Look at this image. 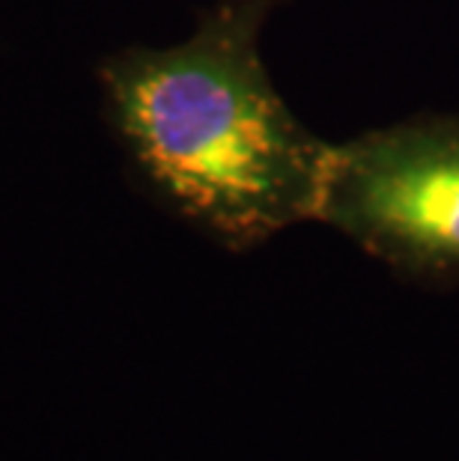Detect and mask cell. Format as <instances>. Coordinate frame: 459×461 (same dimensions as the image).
<instances>
[{
	"mask_svg": "<svg viewBox=\"0 0 459 461\" xmlns=\"http://www.w3.org/2000/svg\"><path fill=\"white\" fill-rule=\"evenodd\" d=\"M319 221L406 277L459 286V116H418L335 146Z\"/></svg>",
	"mask_w": 459,
	"mask_h": 461,
	"instance_id": "2",
	"label": "cell"
},
{
	"mask_svg": "<svg viewBox=\"0 0 459 461\" xmlns=\"http://www.w3.org/2000/svg\"><path fill=\"white\" fill-rule=\"evenodd\" d=\"M280 0H218L179 45L96 66L102 120L134 182L233 253L319 221L335 146L283 104L260 39Z\"/></svg>",
	"mask_w": 459,
	"mask_h": 461,
	"instance_id": "1",
	"label": "cell"
}]
</instances>
